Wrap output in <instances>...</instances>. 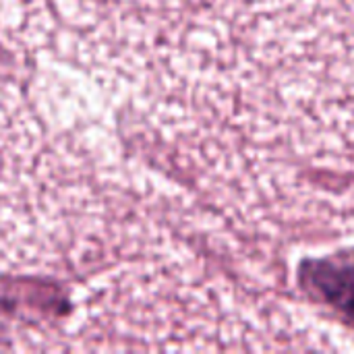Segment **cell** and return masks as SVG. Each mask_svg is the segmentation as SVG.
Listing matches in <instances>:
<instances>
[{
	"mask_svg": "<svg viewBox=\"0 0 354 354\" xmlns=\"http://www.w3.org/2000/svg\"><path fill=\"white\" fill-rule=\"evenodd\" d=\"M309 286L354 322V255L322 259L309 266Z\"/></svg>",
	"mask_w": 354,
	"mask_h": 354,
	"instance_id": "obj_1",
	"label": "cell"
}]
</instances>
